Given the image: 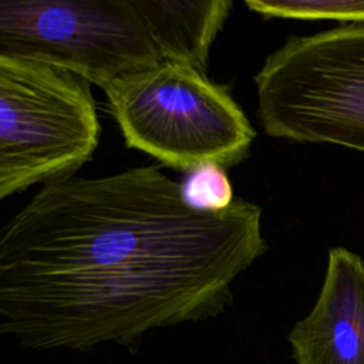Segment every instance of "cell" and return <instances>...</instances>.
I'll return each instance as SVG.
<instances>
[{"instance_id":"obj_1","label":"cell","mask_w":364,"mask_h":364,"mask_svg":"<svg viewBox=\"0 0 364 364\" xmlns=\"http://www.w3.org/2000/svg\"><path fill=\"white\" fill-rule=\"evenodd\" d=\"M263 208H193L159 165L41 185L0 230V330L30 350L135 351L158 327L223 313L267 252Z\"/></svg>"},{"instance_id":"obj_2","label":"cell","mask_w":364,"mask_h":364,"mask_svg":"<svg viewBox=\"0 0 364 364\" xmlns=\"http://www.w3.org/2000/svg\"><path fill=\"white\" fill-rule=\"evenodd\" d=\"M232 0H4L0 54L65 68L105 90L164 61L208 70Z\"/></svg>"},{"instance_id":"obj_3","label":"cell","mask_w":364,"mask_h":364,"mask_svg":"<svg viewBox=\"0 0 364 364\" xmlns=\"http://www.w3.org/2000/svg\"><path fill=\"white\" fill-rule=\"evenodd\" d=\"M104 91L125 145L186 173L243 162L257 134L225 85L185 63L164 61Z\"/></svg>"},{"instance_id":"obj_4","label":"cell","mask_w":364,"mask_h":364,"mask_svg":"<svg viewBox=\"0 0 364 364\" xmlns=\"http://www.w3.org/2000/svg\"><path fill=\"white\" fill-rule=\"evenodd\" d=\"M253 81L266 135L364 152V24L290 36Z\"/></svg>"},{"instance_id":"obj_5","label":"cell","mask_w":364,"mask_h":364,"mask_svg":"<svg viewBox=\"0 0 364 364\" xmlns=\"http://www.w3.org/2000/svg\"><path fill=\"white\" fill-rule=\"evenodd\" d=\"M100 138L87 80L50 63L0 54V199L75 175Z\"/></svg>"},{"instance_id":"obj_6","label":"cell","mask_w":364,"mask_h":364,"mask_svg":"<svg viewBox=\"0 0 364 364\" xmlns=\"http://www.w3.org/2000/svg\"><path fill=\"white\" fill-rule=\"evenodd\" d=\"M297 364H364V260L331 247L311 311L289 333Z\"/></svg>"},{"instance_id":"obj_7","label":"cell","mask_w":364,"mask_h":364,"mask_svg":"<svg viewBox=\"0 0 364 364\" xmlns=\"http://www.w3.org/2000/svg\"><path fill=\"white\" fill-rule=\"evenodd\" d=\"M245 6L264 17L334 20L364 24V0H246Z\"/></svg>"},{"instance_id":"obj_8","label":"cell","mask_w":364,"mask_h":364,"mask_svg":"<svg viewBox=\"0 0 364 364\" xmlns=\"http://www.w3.org/2000/svg\"><path fill=\"white\" fill-rule=\"evenodd\" d=\"M182 189L186 200L202 210H223L236 199L226 169L218 165H205L189 172Z\"/></svg>"}]
</instances>
